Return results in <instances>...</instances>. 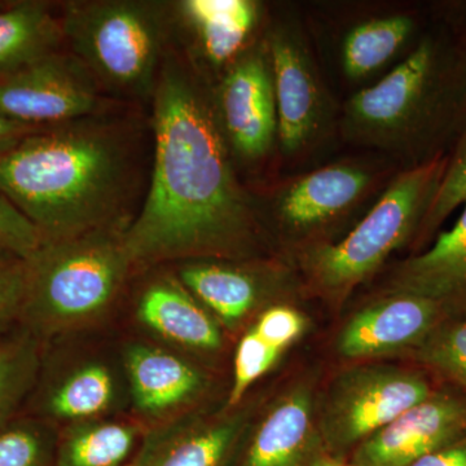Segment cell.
I'll list each match as a JSON object with an SVG mask.
<instances>
[{"label": "cell", "mask_w": 466, "mask_h": 466, "mask_svg": "<svg viewBox=\"0 0 466 466\" xmlns=\"http://www.w3.org/2000/svg\"><path fill=\"white\" fill-rule=\"evenodd\" d=\"M156 157L148 196L125 228L134 265L238 256L253 235L219 115L191 72L168 61L155 87Z\"/></svg>", "instance_id": "obj_1"}, {"label": "cell", "mask_w": 466, "mask_h": 466, "mask_svg": "<svg viewBox=\"0 0 466 466\" xmlns=\"http://www.w3.org/2000/svg\"><path fill=\"white\" fill-rule=\"evenodd\" d=\"M87 119L42 128L0 155V193L45 241L116 223L127 156L112 130Z\"/></svg>", "instance_id": "obj_2"}, {"label": "cell", "mask_w": 466, "mask_h": 466, "mask_svg": "<svg viewBox=\"0 0 466 466\" xmlns=\"http://www.w3.org/2000/svg\"><path fill=\"white\" fill-rule=\"evenodd\" d=\"M466 125V52L429 35L345 110V130L382 148H435Z\"/></svg>", "instance_id": "obj_3"}, {"label": "cell", "mask_w": 466, "mask_h": 466, "mask_svg": "<svg viewBox=\"0 0 466 466\" xmlns=\"http://www.w3.org/2000/svg\"><path fill=\"white\" fill-rule=\"evenodd\" d=\"M26 262L20 327L39 341L100 318L133 266L125 247V228L116 223L73 238L43 240Z\"/></svg>", "instance_id": "obj_4"}, {"label": "cell", "mask_w": 466, "mask_h": 466, "mask_svg": "<svg viewBox=\"0 0 466 466\" xmlns=\"http://www.w3.org/2000/svg\"><path fill=\"white\" fill-rule=\"evenodd\" d=\"M447 159L449 156L441 153L403 171L346 238L308 251L306 268L319 289L329 296H345L417 236L440 187Z\"/></svg>", "instance_id": "obj_5"}, {"label": "cell", "mask_w": 466, "mask_h": 466, "mask_svg": "<svg viewBox=\"0 0 466 466\" xmlns=\"http://www.w3.org/2000/svg\"><path fill=\"white\" fill-rule=\"evenodd\" d=\"M61 27L76 57L103 84L133 95L156 87L165 36L157 3H75L67 7Z\"/></svg>", "instance_id": "obj_6"}, {"label": "cell", "mask_w": 466, "mask_h": 466, "mask_svg": "<svg viewBox=\"0 0 466 466\" xmlns=\"http://www.w3.org/2000/svg\"><path fill=\"white\" fill-rule=\"evenodd\" d=\"M434 390L421 373L400 368H352L333 382L321 410L319 433L329 455L359 446Z\"/></svg>", "instance_id": "obj_7"}, {"label": "cell", "mask_w": 466, "mask_h": 466, "mask_svg": "<svg viewBox=\"0 0 466 466\" xmlns=\"http://www.w3.org/2000/svg\"><path fill=\"white\" fill-rule=\"evenodd\" d=\"M96 79L78 57L52 54L0 76V116L47 128L94 115Z\"/></svg>", "instance_id": "obj_8"}, {"label": "cell", "mask_w": 466, "mask_h": 466, "mask_svg": "<svg viewBox=\"0 0 466 466\" xmlns=\"http://www.w3.org/2000/svg\"><path fill=\"white\" fill-rule=\"evenodd\" d=\"M466 435V392L434 391L355 447L352 466H410Z\"/></svg>", "instance_id": "obj_9"}, {"label": "cell", "mask_w": 466, "mask_h": 466, "mask_svg": "<svg viewBox=\"0 0 466 466\" xmlns=\"http://www.w3.org/2000/svg\"><path fill=\"white\" fill-rule=\"evenodd\" d=\"M278 113V137L287 155L311 146L327 121V100L308 48L290 29H278L268 42Z\"/></svg>", "instance_id": "obj_10"}, {"label": "cell", "mask_w": 466, "mask_h": 466, "mask_svg": "<svg viewBox=\"0 0 466 466\" xmlns=\"http://www.w3.org/2000/svg\"><path fill=\"white\" fill-rule=\"evenodd\" d=\"M218 115L229 147L241 158H262L278 137V113L268 54L236 58L219 87Z\"/></svg>", "instance_id": "obj_11"}, {"label": "cell", "mask_w": 466, "mask_h": 466, "mask_svg": "<svg viewBox=\"0 0 466 466\" xmlns=\"http://www.w3.org/2000/svg\"><path fill=\"white\" fill-rule=\"evenodd\" d=\"M449 314L437 300L394 293L357 312L337 339V350L350 359L381 357L417 349Z\"/></svg>", "instance_id": "obj_12"}, {"label": "cell", "mask_w": 466, "mask_h": 466, "mask_svg": "<svg viewBox=\"0 0 466 466\" xmlns=\"http://www.w3.org/2000/svg\"><path fill=\"white\" fill-rule=\"evenodd\" d=\"M245 429L244 413L211 421L179 417L144 435L130 466H236Z\"/></svg>", "instance_id": "obj_13"}, {"label": "cell", "mask_w": 466, "mask_h": 466, "mask_svg": "<svg viewBox=\"0 0 466 466\" xmlns=\"http://www.w3.org/2000/svg\"><path fill=\"white\" fill-rule=\"evenodd\" d=\"M373 183L372 174L357 165L319 168L279 191L274 202L276 217L289 231H317L354 210Z\"/></svg>", "instance_id": "obj_14"}, {"label": "cell", "mask_w": 466, "mask_h": 466, "mask_svg": "<svg viewBox=\"0 0 466 466\" xmlns=\"http://www.w3.org/2000/svg\"><path fill=\"white\" fill-rule=\"evenodd\" d=\"M125 366L135 407L152 419L188 407L207 389V377L198 367L152 346H130Z\"/></svg>", "instance_id": "obj_15"}, {"label": "cell", "mask_w": 466, "mask_h": 466, "mask_svg": "<svg viewBox=\"0 0 466 466\" xmlns=\"http://www.w3.org/2000/svg\"><path fill=\"white\" fill-rule=\"evenodd\" d=\"M317 441L311 392L299 386L267 413L236 466H308L323 451Z\"/></svg>", "instance_id": "obj_16"}, {"label": "cell", "mask_w": 466, "mask_h": 466, "mask_svg": "<svg viewBox=\"0 0 466 466\" xmlns=\"http://www.w3.org/2000/svg\"><path fill=\"white\" fill-rule=\"evenodd\" d=\"M449 231L424 253L401 263L392 281L394 293H410L440 302L447 312L466 309V202Z\"/></svg>", "instance_id": "obj_17"}, {"label": "cell", "mask_w": 466, "mask_h": 466, "mask_svg": "<svg viewBox=\"0 0 466 466\" xmlns=\"http://www.w3.org/2000/svg\"><path fill=\"white\" fill-rule=\"evenodd\" d=\"M137 319L153 333L182 348L214 352L222 348L216 318L177 278H161L144 289Z\"/></svg>", "instance_id": "obj_18"}, {"label": "cell", "mask_w": 466, "mask_h": 466, "mask_svg": "<svg viewBox=\"0 0 466 466\" xmlns=\"http://www.w3.org/2000/svg\"><path fill=\"white\" fill-rule=\"evenodd\" d=\"M177 9L213 66L235 61L259 21V3L253 0H184Z\"/></svg>", "instance_id": "obj_19"}, {"label": "cell", "mask_w": 466, "mask_h": 466, "mask_svg": "<svg viewBox=\"0 0 466 466\" xmlns=\"http://www.w3.org/2000/svg\"><path fill=\"white\" fill-rule=\"evenodd\" d=\"M177 279L226 327L244 320L259 299L258 281L238 267L193 260L180 267Z\"/></svg>", "instance_id": "obj_20"}, {"label": "cell", "mask_w": 466, "mask_h": 466, "mask_svg": "<svg viewBox=\"0 0 466 466\" xmlns=\"http://www.w3.org/2000/svg\"><path fill=\"white\" fill-rule=\"evenodd\" d=\"M140 434L139 426L127 422L72 424L57 437L55 466H130Z\"/></svg>", "instance_id": "obj_21"}, {"label": "cell", "mask_w": 466, "mask_h": 466, "mask_svg": "<svg viewBox=\"0 0 466 466\" xmlns=\"http://www.w3.org/2000/svg\"><path fill=\"white\" fill-rule=\"evenodd\" d=\"M63 27L41 2L0 9V76L52 54Z\"/></svg>", "instance_id": "obj_22"}, {"label": "cell", "mask_w": 466, "mask_h": 466, "mask_svg": "<svg viewBox=\"0 0 466 466\" xmlns=\"http://www.w3.org/2000/svg\"><path fill=\"white\" fill-rule=\"evenodd\" d=\"M116 380L109 368L90 363L76 368L52 385L42 400V413L63 421H91L112 407Z\"/></svg>", "instance_id": "obj_23"}, {"label": "cell", "mask_w": 466, "mask_h": 466, "mask_svg": "<svg viewBox=\"0 0 466 466\" xmlns=\"http://www.w3.org/2000/svg\"><path fill=\"white\" fill-rule=\"evenodd\" d=\"M415 18L408 15L373 18L350 30L342 45L346 76L360 79L388 64L412 38Z\"/></svg>", "instance_id": "obj_24"}, {"label": "cell", "mask_w": 466, "mask_h": 466, "mask_svg": "<svg viewBox=\"0 0 466 466\" xmlns=\"http://www.w3.org/2000/svg\"><path fill=\"white\" fill-rule=\"evenodd\" d=\"M41 370V341L25 328L0 337V431L11 424L35 389Z\"/></svg>", "instance_id": "obj_25"}, {"label": "cell", "mask_w": 466, "mask_h": 466, "mask_svg": "<svg viewBox=\"0 0 466 466\" xmlns=\"http://www.w3.org/2000/svg\"><path fill=\"white\" fill-rule=\"evenodd\" d=\"M417 360L433 368L466 392V309L441 319L419 348Z\"/></svg>", "instance_id": "obj_26"}, {"label": "cell", "mask_w": 466, "mask_h": 466, "mask_svg": "<svg viewBox=\"0 0 466 466\" xmlns=\"http://www.w3.org/2000/svg\"><path fill=\"white\" fill-rule=\"evenodd\" d=\"M56 443L41 420L15 419L0 431V466H55Z\"/></svg>", "instance_id": "obj_27"}, {"label": "cell", "mask_w": 466, "mask_h": 466, "mask_svg": "<svg viewBox=\"0 0 466 466\" xmlns=\"http://www.w3.org/2000/svg\"><path fill=\"white\" fill-rule=\"evenodd\" d=\"M466 202V125L460 131L455 150L447 159L446 170L433 202L422 220L417 238L425 242L437 232L459 207Z\"/></svg>", "instance_id": "obj_28"}, {"label": "cell", "mask_w": 466, "mask_h": 466, "mask_svg": "<svg viewBox=\"0 0 466 466\" xmlns=\"http://www.w3.org/2000/svg\"><path fill=\"white\" fill-rule=\"evenodd\" d=\"M280 355L281 352L279 350L268 345L265 339H260L253 328H250L242 336L236 350L228 406H238L251 385L274 367Z\"/></svg>", "instance_id": "obj_29"}, {"label": "cell", "mask_w": 466, "mask_h": 466, "mask_svg": "<svg viewBox=\"0 0 466 466\" xmlns=\"http://www.w3.org/2000/svg\"><path fill=\"white\" fill-rule=\"evenodd\" d=\"M26 285V259L0 249V337L20 327Z\"/></svg>", "instance_id": "obj_30"}, {"label": "cell", "mask_w": 466, "mask_h": 466, "mask_svg": "<svg viewBox=\"0 0 466 466\" xmlns=\"http://www.w3.org/2000/svg\"><path fill=\"white\" fill-rule=\"evenodd\" d=\"M42 242L41 232L36 227L0 193V249L27 260L39 249Z\"/></svg>", "instance_id": "obj_31"}, {"label": "cell", "mask_w": 466, "mask_h": 466, "mask_svg": "<svg viewBox=\"0 0 466 466\" xmlns=\"http://www.w3.org/2000/svg\"><path fill=\"white\" fill-rule=\"evenodd\" d=\"M253 329L272 348L283 352L305 329V319L296 309L275 306L266 309Z\"/></svg>", "instance_id": "obj_32"}, {"label": "cell", "mask_w": 466, "mask_h": 466, "mask_svg": "<svg viewBox=\"0 0 466 466\" xmlns=\"http://www.w3.org/2000/svg\"><path fill=\"white\" fill-rule=\"evenodd\" d=\"M410 466H466V435Z\"/></svg>", "instance_id": "obj_33"}, {"label": "cell", "mask_w": 466, "mask_h": 466, "mask_svg": "<svg viewBox=\"0 0 466 466\" xmlns=\"http://www.w3.org/2000/svg\"><path fill=\"white\" fill-rule=\"evenodd\" d=\"M35 131H38V128L18 124V122L0 116V155L7 152V150L16 146V144L21 142L27 135L35 133Z\"/></svg>", "instance_id": "obj_34"}, {"label": "cell", "mask_w": 466, "mask_h": 466, "mask_svg": "<svg viewBox=\"0 0 466 466\" xmlns=\"http://www.w3.org/2000/svg\"><path fill=\"white\" fill-rule=\"evenodd\" d=\"M308 466H352L351 464H345V462L339 461V459L333 458L329 453L325 451H320L314 456V459L309 462Z\"/></svg>", "instance_id": "obj_35"}]
</instances>
